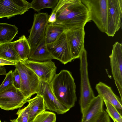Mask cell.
<instances>
[{
	"mask_svg": "<svg viewBox=\"0 0 122 122\" xmlns=\"http://www.w3.org/2000/svg\"><path fill=\"white\" fill-rule=\"evenodd\" d=\"M52 11L56 15L53 24L63 26L65 30L84 27L91 21L88 10L81 0H59Z\"/></svg>",
	"mask_w": 122,
	"mask_h": 122,
	"instance_id": "cell-1",
	"label": "cell"
},
{
	"mask_svg": "<svg viewBox=\"0 0 122 122\" xmlns=\"http://www.w3.org/2000/svg\"><path fill=\"white\" fill-rule=\"evenodd\" d=\"M52 91L57 99L70 109L77 100L76 85L71 73L63 70L56 74L50 83Z\"/></svg>",
	"mask_w": 122,
	"mask_h": 122,
	"instance_id": "cell-2",
	"label": "cell"
},
{
	"mask_svg": "<svg viewBox=\"0 0 122 122\" xmlns=\"http://www.w3.org/2000/svg\"><path fill=\"white\" fill-rule=\"evenodd\" d=\"M79 58L81 77L80 104L82 114L95 97L89 80L87 52L85 48Z\"/></svg>",
	"mask_w": 122,
	"mask_h": 122,
	"instance_id": "cell-3",
	"label": "cell"
},
{
	"mask_svg": "<svg viewBox=\"0 0 122 122\" xmlns=\"http://www.w3.org/2000/svg\"><path fill=\"white\" fill-rule=\"evenodd\" d=\"M15 68L19 73L20 90L27 99L38 92L40 80L36 73L22 61L16 62Z\"/></svg>",
	"mask_w": 122,
	"mask_h": 122,
	"instance_id": "cell-4",
	"label": "cell"
},
{
	"mask_svg": "<svg viewBox=\"0 0 122 122\" xmlns=\"http://www.w3.org/2000/svg\"><path fill=\"white\" fill-rule=\"evenodd\" d=\"M87 7L91 20L100 30L106 33L107 28V0H81Z\"/></svg>",
	"mask_w": 122,
	"mask_h": 122,
	"instance_id": "cell-5",
	"label": "cell"
},
{
	"mask_svg": "<svg viewBox=\"0 0 122 122\" xmlns=\"http://www.w3.org/2000/svg\"><path fill=\"white\" fill-rule=\"evenodd\" d=\"M28 100L20 89L13 85L0 92V108L5 110L20 108Z\"/></svg>",
	"mask_w": 122,
	"mask_h": 122,
	"instance_id": "cell-6",
	"label": "cell"
},
{
	"mask_svg": "<svg viewBox=\"0 0 122 122\" xmlns=\"http://www.w3.org/2000/svg\"><path fill=\"white\" fill-rule=\"evenodd\" d=\"M49 16L47 13H35L28 41L33 51L44 37Z\"/></svg>",
	"mask_w": 122,
	"mask_h": 122,
	"instance_id": "cell-7",
	"label": "cell"
},
{
	"mask_svg": "<svg viewBox=\"0 0 122 122\" xmlns=\"http://www.w3.org/2000/svg\"><path fill=\"white\" fill-rule=\"evenodd\" d=\"M122 0H107V28L106 34L113 36L121 26Z\"/></svg>",
	"mask_w": 122,
	"mask_h": 122,
	"instance_id": "cell-8",
	"label": "cell"
},
{
	"mask_svg": "<svg viewBox=\"0 0 122 122\" xmlns=\"http://www.w3.org/2000/svg\"><path fill=\"white\" fill-rule=\"evenodd\" d=\"M111 71L116 85L122 100V45L116 42L109 56Z\"/></svg>",
	"mask_w": 122,
	"mask_h": 122,
	"instance_id": "cell-9",
	"label": "cell"
},
{
	"mask_svg": "<svg viewBox=\"0 0 122 122\" xmlns=\"http://www.w3.org/2000/svg\"><path fill=\"white\" fill-rule=\"evenodd\" d=\"M54 59L65 64L74 60L65 32L54 42L46 45Z\"/></svg>",
	"mask_w": 122,
	"mask_h": 122,
	"instance_id": "cell-10",
	"label": "cell"
},
{
	"mask_svg": "<svg viewBox=\"0 0 122 122\" xmlns=\"http://www.w3.org/2000/svg\"><path fill=\"white\" fill-rule=\"evenodd\" d=\"M37 93L42 97L46 110L55 112L58 114H64L70 110L56 98L52 91L50 83L40 80Z\"/></svg>",
	"mask_w": 122,
	"mask_h": 122,
	"instance_id": "cell-11",
	"label": "cell"
},
{
	"mask_svg": "<svg viewBox=\"0 0 122 122\" xmlns=\"http://www.w3.org/2000/svg\"><path fill=\"white\" fill-rule=\"evenodd\" d=\"M36 73L40 80L50 83L57 69L54 62L51 60L43 61L27 59L22 61Z\"/></svg>",
	"mask_w": 122,
	"mask_h": 122,
	"instance_id": "cell-12",
	"label": "cell"
},
{
	"mask_svg": "<svg viewBox=\"0 0 122 122\" xmlns=\"http://www.w3.org/2000/svg\"><path fill=\"white\" fill-rule=\"evenodd\" d=\"M30 8V3L25 0H0V18L21 15Z\"/></svg>",
	"mask_w": 122,
	"mask_h": 122,
	"instance_id": "cell-13",
	"label": "cell"
},
{
	"mask_svg": "<svg viewBox=\"0 0 122 122\" xmlns=\"http://www.w3.org/2000/svg\"><path fill=\"white\" fill-rule=\"evenodd\" d=\"M65 32L74 59L79 58L85 49L84 27Z\"/></svg>",
	"mask_w": 122,
	"mask_h": 122,
	"instance_id": "cell-14",
	"label": "cell"
},
{
	"mask_svg": "<svg viewBox=\"0 0 122 122\" xmlns=\"http://www.w3.org/2000/svg\"><path fill=\"white\" fill-rule=\"evenodd\" d=\"M95 89L99 95L103 100L106 101L116 109L119 113L122 114V100L114 93L111 87L100 81L97 84Z\"/></svg>",
	"mask_w": 122,
	"mask_h": 122,
	"instance_id": "cell-15",
	"label": "cell"
},
{
	"mask_svg": "<svg viewBox=\"0 0 122 122\" xmlns=\"http://www.w3.org/2000/svg\"><path fill=\"white\" fill-rule=\"evenodd\" d=\"M103 105V99L100 95L95 97L82 114L81 122H95L104 110Z\"/></svg>",
	"mask_w": 122,
	"mask_h": 122,
	"instance_id": "cell-16",
	"label": "cell"
},
{
	"mask_svg": "<svg viewBox=\"0 0 122 122\" xmlns=\"http://www.w3.org/2000/svg\"><path fill=\"white\" fill-rule=\"evenodd\" d=\"M29 109L28 122H32L36 116L46 110L42 97L38 94L34 98L28 100Z\"/></svg>",
	"mask_w": 122,
	"mask_h": 122,
	"instance_id": "cell-17",
	"label": "cell"
},
{
	"mask_svg": "<svg viewBox=\"0 0 122 122\" xmlns=\"http://www.w3.org/2000/svg\"><path fill=\"white\" fill-rule=\"evenodd\" d=\"M53 59L47 48L45 36L34 50L30 52L28 59L43 61Z\"/></svg>",
	"mask_w": 122,
	"mask_h": 122,
	"instance_id": "cell-18",
	"label": "cell"
},
{
	"mask_svg": "<svg viewBox=\"0 0 122 122\" xmlns=\"http://www.w3.org/2000/svg\"><path fill=\"white\" fill-rule=\"evenodd\" d=\"M12 43L21 61L28 59L31 48L27 39L24 35L22 36L18 40L12 42Z\"/></svg>",
	"mask_w": 122,
	"mask_h": 122,
	"instance_id": "cell-19",
	"label": "cell"
},
{
	"mask_svg": "<svg viewBox=\"0 0 122 122\" xmlns=\"http://www.w3.org/2000/svg\"><path fill=\"white\" fill-rule=\"evenodd\" d=\"M18 31L15 25L0 23V44L11 42Z\"/></svg>",
	"mask_w": 122,
	"mask_h": 122,
	"instance_id": "cell-20",
	"label": "cell"
},
{
	"mask_svg": "<svg viewBox=\"0 0 122 122\" xmlns=\"http://www.w3.org/2000/svg\"><path fill=\"white\" fill-rule=\"evenodd\" d=\"M65 31L64 27L60 25L48 23L45 35L46 44L48 45L54 42Z\"/></svg>",
	"mask_w": 122,
	"mask_h": 122,
	"instance_id": "cell-21",
	"label": "cell"
},
{
	"mask_svg": "<svg viewBox=\"0 0 122 122\" xmlns=\"http://www.w3.org/2000/svg\"><path fill=\"white\" fill-rule=\"evenodd\" d=\"M0 58L15 62L21 61L12 42L0 44Z\"/></svg>",
	"mask_w": 122,
	"mask_h": 122,
	"instance_id": "cell-22",
	"label": "cell"
},
{
	"mask_svg": "<svg viewBox=\"0 0 122 122\" xmlns=\"http://www.w3.org/2000/svg\"><path fill=\"white\" fill-rule=\"evenodd\" d=\"M59 0H33L30 3L31 8L39 13L44 9L50 8L53 9L57 5Z\"/></svg>",
	"mask_w": 122,
	"mask_h": 122,
	"instance_id": "cell-23",
	"label": "cell"
},
{
	"mask_svg": "<svg viewBox=\"0 0 122 122\" xmlns=\"http://www.w3.org/2000/svg\"><path fill=\"white\" fill-rule=\"evenodd\" d=\"M56 121L54 113L45 111L37 115L32 122H55Z\"/></svg>",
	"mask_w": 122,
	"mask_h": 122,
	"instance_id": "cell-24",
	"label": "cell"
},
{
	"mask_svg": "<svg viewBox=\"0 0 122 122\" xmlns=\"http://www.w3.org/2000/svg\"><path fill=\"white\" fill-rule=\"evenodd\" d=\"M106 107V112L113 121L117 122H122V116L115 107L106 101L103 100Z\"/></svg>",
	"mask_w": 122,
	"mask_h": 122,
	"instance_id": "cell-25",
	"label": "cell"
},
{
	"mask_svg": "<svg viewBox=\"0 0 122 122\" xmlns=\"http://www.w3.org/2000/svg\"><path fill=\"white\" fill-rule=\"evenodd\" d=\"M18 116L15 119H11L10 122H28L29 109L28 105L18 110L16 113Z\"/></svg>",
	"mask_w": 122,
	"mask_h": 122,
	"instance_id": "cell-26",
	"label": "cell"
},
{
	"mask_svg": "<svg viewBox=\"0 0 122 122\" xmlns=\"http://www.w3.org/2000/svg\"><path fill=\"white\" fill-rule=\"evenodd\" d=\"M12 72V70H11L5 75V79L0 85V92L13 85Z\"/></svg>",
	"mask_w": 122,
	"mask_h": 122,
	"instance_id": "cell-27",
	"label": "cell"
},
{
	"mask_svg": "<svg viewBox=\"0 0 122 122\" xmlns=\"http://www.w3.org/2000/svg\"><path fill=\"white\" fill-rule=\"evenodd\" d=\"M13 85L16 88L20 89L21 87V80L20 76L17 69L15 68L12 72Z\"/></svg>",
	"mask_w": 122,
	"mask_h": 122,
	"instance_id": "cell-28",
	"label": "cell"
},
{
	"mask_svg": "<svg viewBox=\"0 0 122 122\" xmlns=\"http://www.w3.org/2000/svg\"><path fill=\"white\" fill-rule=\"evenodd\" d=\"M95 122H110L109 116L104 110Z\"/></svg>",
	"mask_w": 122,
	"mask_h": 122,
	"instance_id": "cell-29",
	"label": "cell"
},
{
	"mask_svg": "<svg viewBox=\"0 0 122 122\" xmlns=\"http://www.w3.org/2000/svg\"><path fill=\"white\" fill-rule=\"evenodd\" d=\"M16 64V62L8 61L0 58V66L7 65L14 66Z\"/></svg>",
	"mask_w": 122,
	"mask_h": 122,
	"instance_id": "cell-30",
	"label": "cell"
},
{
	"mask_svg": "<svg viewBox=\"0 0 122 122\" xmlns=\"http://www.w3.org/2000/svg\"><path fill=\"white\" fill-rule=\"evenodd\" d=\"M56 21V15L55 12L52 11L51 15H49L48 19V23L53 24Z\"/></svg>",
	"mask_w": 122,
	"mask_h": 122,
	"instance_id": "cell-31",
	"label": "cell"
},
{
	"mask_svg": "<svg viewBox=\"0 0 122 122\" xmlns=\"http://www.w3.org/2000/svg\"><path fill=\"white\" fill-rule=\"evenodd\" d=\"M6 70L5 67L0 66V75H5L6 74Z\"/></svg>",
	"mask_w": 122,
	"mask_h": 122,
	"instance_id": "cell-32",
	"label": "cell"
},
{
	"mask_svg": "<svg viewBox=\"0 0 122 122\" xmlns=\"http://www.w3.org/2000/svg\"><path fill=\"white\" fill-rule=\"evenodd\" d=\"M114 122H117V121H113Z\"/></svg>",
	"mask_w": 122,
	"mask_h": 122,
	"instance_id": "cell-33",
	"label": "cell"
},
{
	"mask_svg": "<svg viewBox=\"0 0 122 122\" xmlns=\"http://www.w3.org/2000/svg\"><path fill=\"white\" fill-rule=\"evenodd\" d=\"M4 122H7L6 121H5Z\"/></svg>",
	"mask_w": 122,
	"mask_h": 122,
	"instance_id": "cell-34",
	"label": "cell"
},
{
	"mask_svg": "<svg viewBox=\"0 0 122 122\" xmlns=\"http://www.w3.org/2000/svg\"><path fill=\"white\" fill-rule=\"evenodd\" d=\"M0 122H1V120H0Z\"/></svg>",
	"mask_w": 122,
	"mask_h": 122,
	"instance_id": "cell-35",
	"label": "cell"
}]
</instances>
